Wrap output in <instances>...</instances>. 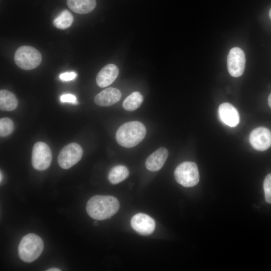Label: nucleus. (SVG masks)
<instances>
[{"instance_id":"f257e3e1","label":"nucleus","mask_w":271,"mask_h":271,"mask_svg":"<svg viewBox=\"0 0 271 271\" xmlns=\"http://www.w3.org/2000/svg\"><path fill=\"white\" fill-rule=\"evenodd\" d=\"M119 208L117 199L112 196L95 195L90 198L86 204V211L92 218L103 220L110 218Z\"/></svg>"},{"instance_id":"f03ea898","label":"nucleus","mask_w":271,"mask_h":271,"mask_svg":"<svg viewBox=\"0 0 271 271\" xmlns=\"http://www.w3.org/2000/svg\"><path fill=\"white\" fill-rule=\"evenodd\" d=\"M146 128L139 121L125 122L119 127L115 134L117 143L125 148L135 147L141 143L146 135Z\"/></svg>"},{"instance_id":"7ed1b4c3","label":"nucleus","mask_w":271,"mask_h":271,"mask_svg":"<svg viewBox=\"0 0 271 271\" xmlns=\"http://www.w3.org/2000/svg\"><path fill=\"white\" fill-rule=\"evenodd\" d=\"M43 249L44 243L41 238L35 234L29 233L20 241L18 254L24 262H31L40 256Z\"/></svg>"},{"instance_id":"20e7f679","label":"nucleus","mask_w":271,"mask_h":271,"mask_svg":"<svg viewBox=\"0 0 271 271\" xmlns=\"http://www.w3.org/2000/svg\"><path fill=\"white\" fill-rule=\"evenodd\" d=\"M14 60L16 65L25 70H30L40 65L42 55L35 48L29 46H22L16 51Z\"/></svg>"},{"instance_id":"39448f33","label":"nucleus","mask_w":271,"mask_h":271,"mask_svg":"<svg viewBox=\"0 0 271 271\" xmlns=\"http://www.w3.org/2000/svg\"><path fill=\"white\" fill-rule=\"evenodd\" d=\"M176 181L185 187H191L199 181V173L197 165L192 162H184L179 164L174 171Z\"/></svg>"},{"instance_id":"423d86ee","label":"nucleus","mask_w":271,"mask_h":271,"mask_svg":"<svg viewBox=\"0 0 271 271\" xmlns=\"http://www.w3.org/2000/svg\"><path fill=\"white\" fill-rule=\"evenodd\" d=\"M83 150L81 146L75 143L69 144L60 151L57 161L61 168L68 169L77 164L81 159Z\"/></svg>"},{"instance_id":"0eeeda50","label":"nucleus","mask_w":271,"mask_h":271,"mask_svg":"<svg viewBox=\"0 0 271 271\" xmlns=\"http://www.w3.org/2000/svg\"><path fill=\"white\" fill-rule=\"evenodd\" d=\"M52 154L49 147L42 142L36 143L32 152V164L37 170L47 169L51 165Z\"/></svg>"},{"instance_id":"6e6552de","label":"nucleus","mask_w":271,"mask_h":271,"mask_svg":"<svg viewBox=\"0 0 271 271\" xmlns=\"http://www.w3.org/2000/svg\"><path fill=\"white\" fill-rule=\"evenodd\" d=\"M227 64L231 76L237 77L242 75L245 65V57L243 50L238 47L232 48L227 56Z\"/></svg>"},{"instance_id":"1a4fd4ad","label":"nucleus","mask_w":271,"mask_h":271,"mask_svg":"<svg viewBox=\"0 0 271 271\" xmlns=\"http://www.w3.org/2000/svg\"><path fill=\"white\" fill-rule=\"evenodd\" d=\"M249 142L254 149L265 151L271 146V132L264 127H256L250 132Z\"/></svg>"},{"instance_id":"9d476101","label":"nucleus","mask_w":271,"mask_h":271,"mask_svg":"<svg viewBox=\"0 0 271 271\" xmlns=\"http://www.w3.org/2000/svg\"><path fill=\"white\" fill-rule=\"evenodd\" d=\"M130 224L134 230L143 235L151 234L155 228L154 220L142 213L135 214L131 219Z\"/></svg>"},{"instance_id":"9b49d317","label":"nucleus","mask_w":271,"mask_h":271,"mask_svg":"<svg viewBox=\"0 0 271 271\" xmlns=\"http://www.w3.org/2000/svg\"><path fill=\"white\" fill-rule=\"evenodd\" d=\"M219 115L221 120L225 124L235 127L239 122V115L237 109L230 103H222L219 107Z\"/></svg>"},{"instance_id":"f8f14e48","label":"nucleus","mask_w":271,"mask_h":271,"mask_svg":"<svg viewBox=\"0 0 271 271\" xmlns=\"http://www.w3.org/2000/svg\"><path fill=\"white\" fill-rule=\"evenodd\" d=\"M168 155V151L165 148L158 149L147 159L145 163L147 169L152 172L159 171L163 167Z\"/></svg>"},{"instance_id":"ddd939ff","label":"nucleus","mask_w":271,"mask_h":271,"mask_svg":"<svg viewBox=\"0 0 271 271\" xmlns=\"http://www.w3.org/2000/svg\"><path fill=\"white\" fill-rule=\"evenodd\" d=\"M119 73L117 67L113 64L104 66L98 73L96 81L100 87H105L110 85L117 78Z\"/></svg>"},{"instance_id":"4468645a","label":"nucleus","mask_w":271,"mask_h":271,"mask_svg":"<svg viewBox=\"0 0 271 271\" xmlns=\"http://www.w3.org/2000/svg\"><path fill=\"white\" fill-rule=\"evenodd\" d=\"M121 94L117 88L109 87L97 94L94 97L95 103L101 106H109L117 102Z\"/></svg>"},{"instance_id":"2eb2a0df","label":"nucleus","mask_w":271,"mask_h":271,"mask_svg":"<svg viewBox=\"0 0 271 271\" xmlns=\"http://www.w3.org/2000/svg\"><path fill=\"white\" fill-rule=\"evenodd\" d=\"M67 5L73 12L85 14L92 11L96 7V0H67Z\"/></svg>"},{"instance_id":"dca6fc26","label":"nucleus","mask_w":271,"mask_h":271,"mask_svg":"<svg viewBox=\"0 0 271 271\" xmlns=\"http://www.w3.org/2000/svg\"><path fill=\"white\" fill-rule=\"evenodd\" d=\"M18 105V99L12 92L3 89L0 91V109L3 111H12Z\"/></svg>"},{"instance_id":"f3484780","label":"nucleus","mask_w":271,"mask_h":271,"mask_svg":"<svg viewBox=\"0 0 271 271\" xmlns=\"http://www.w3.org/2000/svg\"><path fill=\"white\" fill-rule=\"evenodd\" d=\"M129 176L127 167L123 165H117L113 167L109 171L108 179L112 184H117L125 180Z\"/></svg>"},{"instance_id":"a211bd4d","label":"nucleus","mask_w":271,"mask_h":271,"mask_svg":"<svg viewBox=\"0 0 271 271\" xmlns=\"http://www.w3.org/2000/svg\"><path fill=\"white\" fill-rule=\"evenodd\" d=\"M143 100V96L141 93L138 91H134L124 99L122 106L126 110L132 111L138 108Z\"/></svg>"},{"instance_id":"6ab92c4d","label":"nucleus","mask_w":271,"mask_h":271,"mask_svg":"<svg viewBox=\"0 0 271 271\" xmlns=\"http://www.w3.org/2000/svg\"><path fill=\"white\" fill-rule=\"evenodd\" d=\"M73 21V17L68 10L62 11L53 21L55 27L59 29H66L69 28Z\"/></svg>"},{"instance_id":"aec40b11","label":"nucleus","mask_w":271,"mask_h":271,"mask_svg":"<svg viewBox=\"0 0 271 271\" xmlns=\"http://www.w3.org/2000/svg\"><path fill=\"white\" fill-rule=\"evenodd\" d=\"M14 129V125L12 119L3 117L0 119V136L6 137L11 134Z\"/></svg>"},{"instance_id":"412c9836","label":"nucleus","mask_w":271,"mask_h":271,"mask_svg":"<svg viewBox=\"0 0 271 271\" xmlns=\"http://www.w3.org/2000/svg\"><path fill=\"white\" fill-rule=\"evenodd\" d=\"M263 189L265 201L268 203H271V173L265 177L263 181Z\"/></svg>"},{"instance_id":"4be33fe9","label":"nucleus","mask_w":271,"mask_h":271,"mask_svg":"<svg viewBox=\"0 0 271 271\" xmlns=\"http://www.w3.org/2000/svg\"><path fill=\"white\" fill-rule=\"evenodd\" d=\"M60 100L62 102L71 103L72 104H77V99L74 95L67 93L64 94L60 96Z\"/></svg>"},{"instance_id":"5701e85b","label":"nucleus","mask_w":271,"mask_h":271,"mask_svg":"<svg viewBox=\"0 0 271 271\" xmlns=\"http://www.w3.org/2000/svg\"><path fill=\"white\" fill-rule=\"evenodd\" d=\"M77 74L75 72H66L59 75L61 80L65 81L72 80L75 78Z\"/></svg>"},{"instance_id":"b1692460","label":"nucleus","mask_w":271,"mask_h":271,"mask_svg":"<svg viewBox=\"0 0 271 271\" xmlns=\"http://www.w3.org/2000/svg\"><path fill=\"white\" fill-rule=\"evenodd\" d=\"M47 271H60L61 269L58 268H51L47 270Z\"/></svg>"},{"instance_id":"393cba45","label":"nucleus","mask_w":271,"mask_h":271,"mask_svg":"<svg viewBox=\"0 0 271 271\" xmlns=\"http://www.w3.org/2000/svg\"><path fill=\"white\" fill-rule=\"evenodd\" d=\"M268 103L269 107L271 108V93H270L268 98Z\"/></svg>"},{"instance_id":"a878e982","label":"nucleus","mask_w":271,"mask_h":271,"mask_svg":"<svg viewBox=\"0 0 271 271\" xmlns=\"http://www.w3.org/2000/svg\"><path fill=\"white\" fill-rule=\"evenodd\" d=\"M0 181L1 182H2V179H3V175H2V172L1 171V173H0Z\"/></svg>"},{"instance_id":"bb28decb","label":"nucleus","mask_w":271,"mask_h":271,"mask_svg":"<svg viewBox=\"0 0 271 271\" xmlns=\"http://www.w3.org/2000/svg\"><path fill=\"white\" fill-rule=\"evenodd\" d=\"M269 18H270V19L271 20V8H270V9L269 10Z\"/></svg>"}]
</instances>
